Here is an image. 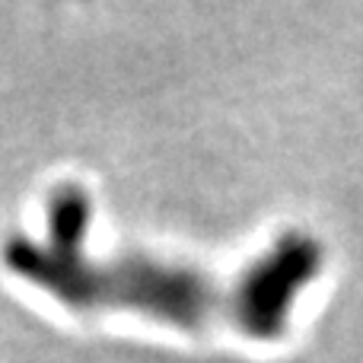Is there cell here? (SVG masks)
<instances>
[{
    "label": "cell",
    "mask_w": 363,
    "mask_h": 363,
    "mask_svg": "<svg viewBox=\"0 0 363 363\" xmlns=\"http://www.w3.org/2000/svg\"><path fill=\"white\" fill-rule=\"evenodd\" d=\"M51 239H13L6 245V264L35 287H45L57 300L77 309H138L147 315H160L169 322H194L211 319L213 313H226L239 306L252 328L274 335L281 319L268 309L249 300H230L211 281L185 274L179 268H163L153 262L128 258L115 264H93L83 258V233H86L89 204L77 188L61 191L51 201Z\"/></svg>",
    "instance_id": "cell-1"
}]
</instances>
